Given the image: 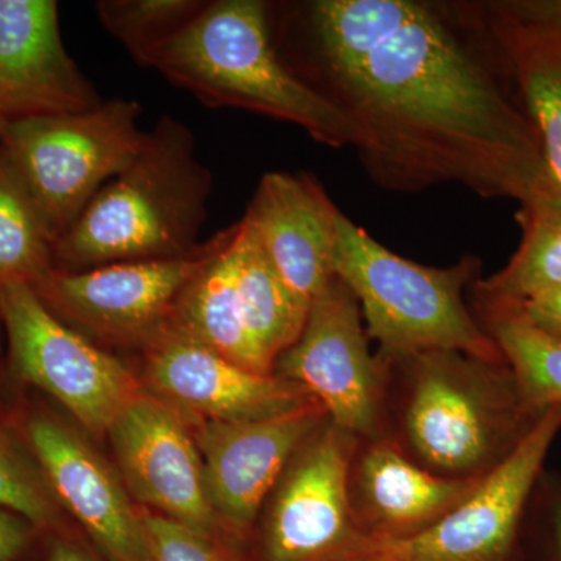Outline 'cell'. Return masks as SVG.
Wrapping results in <instances>:
<instances>
[{
	"label": "cell",
	"mask_w": 561,
	"mask_h": 561,
	"mask_svg": "<svg viewBox=\"0 0 561 561\" xmlns=\"http://www.w3.org/2000/svg\"><path fill=\"white\" fill-rule=\"evenodd\" d=\"M482 479L434 474L387 437L359 440L348 470L351 516L365 540H404L434 526Z\"/></svg>",
	"instance_id": "cell-19"
},
{
	"label": "cell",
	"mask_w": 561,
	"mask_h": 561,
	"mask_svg": "<svg viewBox=\"0 0 561 561\" xmlns=\"http://www.w3.org/2000/svg\"><path fill=\"white\" fill-rule=\"evenodd\" d=\"M208 0H101L99 21L133 60L147 68L154 51L187 27Z\"/></svg>",
	"instance_id": "cell-26"
},
{
	"label": "cell",
	"mask_w": 561,
	"mask_h": 561,
	"mask_svg": "<svg viewBox=\"0 0 561 561\" xmlns=\"http://www.w3.org/2000/svg\"><path fill=\"white\" fill-rule=\"evenodd\" d=\"M221 231L180 260L116 262L51 273L33 289L58 320L106 351L142 353L171 323L181 291L205 267Z\"/></svg>",
	"instance_id": "cell-11"
},
{
	"label": "cell",
	"mask_w": 561,
	"mask_h": 561,
	"mask_svg": "<svg viewBox=\"0 0 561 561\" xmlns=\"http://www.w3.org/2000/svg\"><path fill=\"white\" fill-rule=\"evenodd\" d=\"M20 397L21 390L11 381L5 328H3L2 311H0V419L11 416Z\"/></svg>",
	"instance_id": "cell-32"
},
{
	"label": "cell",
	"mask_w": 561,
	"mask_h": 561,
	"mask_svg": "<svg viewBox=\"0 0 561 561\" xmlns=\"http://www.w3.org/2000/svg\"><path fill=\"white\" fill-rule=\"evenodd\" d=\"M356 295L337 276L313 300L297 342L273 375L297 383L359 440L382 437L383 367L368 348Z\"/></svg>",
	"instance_id": "cell-12"
},
{
	"label": "cell",
	"mask_w": 561,
	"mask_h": 561,
	"mask_svg": "<svg viewBox=\"0 0 561 561\" xmlns=\"http://www.w3.org/2000/svg\"><path fill=\"white\" fill-rule=\"evenodd\" d=\"M140 105L127 99L60 116L0 124V149L31 195L51 247L142 147Z\"/></svg>",
	"instance_id": "cell-6"
},
{
	"label": "cell",
	"mask_w": 561,
	"mask_h": 561,
	"mask_svg": "<svg viewBox=\"0 0 561 561\" xmlns=\"http://www.w3.org/2000/svg\"><path fill=\"white\" fill-rule=\"evenodd\" d=\"M105 442L136 505L232 552L210 505L190 423L175 409L146 390L114 420Z\"/></svg>",
	"instance_id": "cell-13"
},
{
	"label": "cell",
	"mask_w": 561,
	"mask_h": 561,
	"mask_svg": "<svg viewBox=\"0 0 561 561\" xmlns=\"http://www.w3.org/2000/svg\"><path fill=\"white\" fill-rule=\"evenodd\" d=\"M341 214L309 173L268 172L243 216L280 279L308 309L335 276Z\"/></svg>",
	"instance_id": "cell-18"
},
{
	"label": "cell",
	"mask_w": 561,
	"mask_h": 561,
	"mask_svg": "<svg viewBox=\"0 0 561 561\" xmlns=\"http://www.w3.org/2000/svg\"><path fill=\"white\" fill-rule=\"evenodd\" d=\"M561 431V405L430 529L404 540H364L350 561H524V526L546 459Z\"/></svg>",
	"instance_id": "cell-10"
},
{
	"label": "cell",
	"mask_w": 561,
	"mask_h": 561,
	"mask_svg": "<svg viewBox=\"0 0 561 561\" xmlns=\"http://www.w3.org/2000/svg\"><path fill=\"white\" fill-rule=\"evenodd\" d=\"M0 507L24 516L43 531L79 529L55 497L13 413L0 419Z\"/></svg>",
	"instance_id": "cell-25"
},
{
	"label": "cell",
	"mask_w": 561,
	"mask_h": 561,
	"mask_svg": "<svg viewBox=\"0 0 561 561\" xmlns=\"http://www.w3.org/2000/svg\"><path fill=\"white\" fill-rule=\"evenodd\" d=\"M476 10L540 142L541 181L531 198L561 206V24L534 0L489 2Z\"/></svg>",
	"instance_id": "cell-17"
},
{
	"label": "cell",
	"mask_w": 561,
	"mask_h": 561,
	"mask_svg": "<svg viewBox=\"0 0 561 561\" xmlns=\"http://www.w3.org/2000/svg\"><path fill=\"white\" fill-rule=\"evenodd\" d=\"M234 236L236 290L247 330L264 356L275 362L300 337L309 309L295 298L245 219Z\"/></svg>",
	"instance_id": "cell-21"
},
{
	"label": "cell",
	"mask_w": 561,
	"mask_h": 561,
	"mask_svg": "<svg viewBox=\"0 0 561 561\" xmlns=\"http://www.w3.org/2000/svg\"><path fill=\"white\" fill-rule=\"evenodd\" d=\"M210 192L213 172L195 157L190 127L160 117L130 164L55 243V271L190 256L202 245Z\"/></svg>",
	"instance_id": "cell-3"
},
{
	"label": "cell",
	"mask_w": 561,
	"mask_h": 561,
	"mask_svg": "<svg viewBox=\"0 0 561 561\" xmlns=\"http://www.w3.org/2000/svg\"><path fill=\"white\" fill-rule=\"evenodd\" d=\"M41 537L35 524L0 507V561H36Z\"/></svg>",
	"instance_id": "cell-29"
},
{
	"label": "cell",
	"mask_w": 561,
	"mask_h": 561,
	"mask_svg": "<svg viewBox=\"0 0 561 561\" xmlns=\"http://www.w3.org/2000/svg\"><path fill=\"white\" fill-rule=\"evenodd\" d=\"M382 437L424 470L482 479L512 456L542 413L524 398L507 362L435 350L379 356Z\"/></svg>",
	"instance_id": "cell-2"
},
{
	"label": "cell",
	"mask_w": 561,
	"mask_h": 561,
	"mask_svg": "<svg viewBox=\"0 0 561 561\" xmlns=\"http://www.w3.org/2000/svg\"><path fill=\"white\" fill-rule=\"evenodd\" d=\"M13 420L62 511L91 545L110 561H147L142 508L101 442L36 391L21 390Z\"/></svg>",
	"instance_id": "cell-8"
},
{
	"label": "cell",
	"mask_w": 561,
	"mask_h": 561,
	"mask_svg": "<svg viewBox=\"0 0 561 561\" xmlns=\"http://www.w3.org/2000/svg\"><path fill=\"white\" fill-rule=\"evenodd\" d=\"M483 311L513 313L534 330L561 342V286L542 291L537 297L513 308L476 309V312Z\"/></svg>",
	"instance_id": "cell-30"
},
{
	"label": "cell",
	"mask_w": 561,
	"mask_h": 561,
	"mask_svg": "<svg viewBox=\"0 0 561 561\" xmlns=\"http://www.w3.org/2000/svg\"><path fill=\"white\" fill-rule=\"evenodd\" d=\"M147 68L209 108L289 122L332 149L356 146V130L345 114L280 60L271 7L261 0L208 2L197 20L154 51Z\"/></svg>",
	"instance_id": "cell-4"
},
{
	"label": "cell",
	"mask_w": 561,
	"mask_h": 561,
	"mask_svg": "<svg viewBox=\"0 0 561 561\" xmlns=\"http://www.w3.org/2000/svg\"><path fill=\"white\" fill-rule=\"evenodd\" d=\"M334 273L356 295L368 339L379 343V356L451 350L505 360L463 300L465 289L481 278L478 257L443 268L416 264L341 214Z\"/></svg>",
	"instance_id": "cell-5"
},
{
	"label": "cell",
	"mask_w": 561,
	"mask_h": 561,
	"mask_svg": "<svg viewBox=\"0 0 561 561\" xmlns=\"http://www.w3.org/2000/svg\"><path fill=\"white\" fill-rule=\"evenodd\" d=\"M522 242L502 271L471 284L476 309L513 308L561 286V206L531 198L519 205Z\"/></svg>",
	"instance_id": "cell-22"
},
{
	"label": "cell",
	"mask_w": 561,
	"mask_h": 561,
	"mask_svg": "<svg viewBox=\"0 0 561 561\" xmlns=\"http://www.w3.org/2000/svg\"><path fill=\"white\" fill-rule=\"evenodd\" d=\"M236 230L234 224L221 231V241L210 260L181 291L169 327L245 370L272 376L273 364L251 339L239 305Z\"/></svg>",
	"instance_id": "cell-20"
},
{
	"label": "cell",
	"mask_w": 561,
	"mask_h": 561,
	"mask_svg": "<svg viewBox=\"0 0 561 561\" xmlns=\"http://www.w3.org/2000/svg\"><path fill=\"white\" fill-rule=\"evenodd\" d=\"M138 356L144 389L190 424L268 419L316 401L297 383L245 370L171 327Z\"/></svg>",
	"instance_id": "cell-15"
},
{
	"label": "cell",
	"mask_w": 561,
	"mask_h": 561,
	"mask_svg": "<svg viewBox=\"0 0 561 561\" xmlns=\"http://www.w3.org/2000/svg\"><path fill=\"white\" fill-rule=\"evenodd\" d=\"M328 420L319 402L268 419L190 424L225 540L243 561L265 500L294 454Z\"/></svg>",
	"instance_id": "cell-14"
},
{
	"label": "cell",
	"mask_w": 561,
	"mask_h": 561,
	"mask_svg": "<svg viewBox=\"0 0 561 561\" xmlns=\"http://www.w3.org/2000/svg\"><path fill=\"white\" fill-rule=\"evenodd\" d=\"M534 5L561 24V0H534Z\"/></svg>",
	"instance_id": "cell-33"
},
{
	"label": "cell",
	"mask_w": 561,
	"mask_h": 561,
	"mask_svg": "<svg viewBox=\"0 0 561 561\" xmlns=\"http://www.w3.org/2000/svg\"><path fill=\"white\" fill-rule=\"evenodd\" d=\"M11 381L54 402L92 438L142 394L135 368L58 320L24 284L0 287Z\"/></svg>",
	"instance_id": "cell-7"
},
{
	"label": "cell",
	"mask_w": 561,
	"mask_h": 561,
	"mask_svg": "<svg viewBox=\"0 0 561 561\" xmlns=\"http://www.w3.org/2000/svg\"><path fill=\"white\" fill-rule=\"evenodd\" d=\"M36 561H110L79 529L43 531Z\"/></svg>",
	"instance_id": "cell-31"
},
{
	"label": "cell",
	"mask_w": 561,
	"mask_h": 561,
	"mask_svg": "<svg viewBox=\"0 0 561 561\" xmlns=\"http://www.w3.org/2000/svg\"><path fill=\"white\" fill-rule=\"evenodd\" d=\"M290 10L273 36L287 44L276 47L280 60L353 124L376 184L404 194L459 184L519 205L534 197L537 131L493 49L476 54L440 5L313 0Z\"/></svg>",
	"instance_id": "cell-1"
},
{
	"label": "cell",
	"mask_w": 561,
	"mask_h": 561,
	"mask_svg": "<svg viewBox=\"0 0 561 561\" xmlns=\"http://www.w3.org/2000/svg\"><path fill=\"white\" fill-rule=\"evenodd\" d=\"M55 272L54 247L31 195L0 149V287L41 286Z\"/></svg>",
	"instance_id": "cell-23"
},
{
	"label": "cell",
	"mask_w": 561,
	"mask_h": 561,
	"mask_svg": "<svg viewBox=\"0 0 561 561\" xmlns=\"http://www.w3.org/2000/svg\"><path fill=\"white\" fill-rule=\"evenodd\" d=\"M476 319L501 350L531 408L545 412L561 405V342L513 313L483 311Z\"/></svg>",
	"instance_id": "cell-24"
},
{
	"label": "cell",
	"mask_w": 561,
	"mask_h": 561,
	"mask_svg": "<svg viewBox=\"0 0 561 561\" xmlns=\"http://www.w3.org/2000/svg\"><path fill=\"white\" fill-rule=\"evenodd\" d=\"M357 442L328 419L302 443L262 505L243 561H350L365 540L348 502Z\"/></svg>",
	"instance_id": "cell-9"
},
{
	"label": "cell",
	"mask_w": 561,
	"mask_h": 561,
	"mask_svg": "<svg viewBox=\"0 0 561 561\" xmlns=\"http://www.w3.org/2000/svg\"><path fill=\"white\" fill-rule=\"evenodd\" d=\"M149 559L147 561H241L224 546L197 531L142 508Z\"/></svg>",
	"instance_id": "cell-28"
},
{
	"label": "cell",
	"mask_w": 561,
	"mask_h": 561,
	"mask_svg": "<svg viewBox=\"0 0 561 561\" xmlns=\"http://www.w3.org/2000/svg\"><path fill=\"white\" fill-rule=\"evenodd\" d=\"M103 102L66 50L55 0H0V124Z\"/></svg>",
	"instance_id": "cell-16"
},
{
	"label": "cell",
	"mask_w": 561,
	"mask_h": 561,
	"mask_svg": "<svg viewBox=\"0 0 561 561\" xmlns=\"http://www.w3.org/2000/svg\"><path fill=\"white\" fill-rule=\"evenodd\" d=\"M524 561H561V474L542 472L524 526Z\"/></svg>",
	"instance_id": "cell-27"
}]
</instances>
